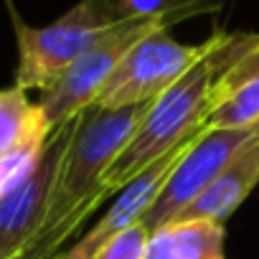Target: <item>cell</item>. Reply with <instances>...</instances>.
<instances>
[{"label": "cell", "instance_id": "6da1fadb", "mask_svg": "<svg viewBox=\"0 0 259 259\" xmlns=\"http://www.w3.org/2000/svg\"><path fill=\"white\" fill-rule=\"evenodd\" d=\"M153 102L122 109L87 107L71 119V133L61 153L49 211L41 231L21 259H46L84 224V219L109 196L102 186L109 165L124 150Z\"/></svg>", "mask_w": 259, "mask_h": 259}, {"label": "cell", "instance_id": "7a4b0ae2", "mask_svg": "<svg viewBox=\"0 0 259 259\" xmlns=\"http://www.w3.org/2000/svg\"><path fill=\"white\" fill-rule=\"evenodd\" d=\"M256 38L259 33H211V49L150 104L135 135L109 165L102 178L107 193L122 191L183 138L201 133L213 107V89L219 79L256 44Z\"/></svg>", "mask_w": 259, "mask_h": 259}, {"label": "cell", "instance_id": "3957f363", "mask_svg": "<svg viewBox=\"0 0 259 259\" xmlns=\"http://www.w3.org/2000/svg\"><path fill=\"white\" fill-rule=\"evenodd\" d=\"M18 44L16 87L46 92L81 54H87L114 23L119 13L114 0H79L49 26H28L13 0H6Z\"/></svg>", "mask_w": 259, "mask_h": 259}, {"label": "cell", "instance_id": "277c9868", "mask_svg": "<svg viewBox=\"0 0 259 259\" xmlns=\"http://www.w3.org/2000/svg\"><path fill=\"white\" fill-rule=\"evenodd\" d=\"M158 28H170L163 21H143L130 18L114 23L87 54H81L46 92H41V107L51 124V130H59L61 124L71 122L79 112L92 107L119 66V61L127 56L138 41H143L148 33Z\"/></svg>", "mask_w": 259, "mask_h": 259}, {"label": "cell", "instance_id": "5b68a950", "mask_svg": "<svg viewBox=\"0 0 259 259\" xmlns=\"http://www.w3.org/2000/svg\"><path fill=\"white\" fill-rule=\"evenodd\" d=\"M208 49L211 36L203 44L191 46L176 41L168 28H158L127 51V56L119 61L94 104L104 109H122L155 102Z\"/></svg>", "mask_w": 259, "mask_h": 259}, {"label": "cell", "instance_id": "8992f818", "mask_svg": "<svg viewBox=\"0 0 259 259\" xmlns=\"http://www.w3.org/2000/svg\"><path fill=\"white\" fill-rule=\"evenodd\" d=\"M251 138H254L251 130L206 127L186 150V155L178 160V165L170 170L160 193L150 203L148 213L140 219V224L150 231V236L163 226H168L186 206H191Z\"/></svg>", "mask_w": 259, "mask_h": 259}, {"label": "cell", "instance_id": "52a82bcc", "mask_svg": "<svg viewBox=\"0 0 259 259\" xmlns=\"http://www.w3.org/2000/svg\"><path fill=\"white\" fill-rule=\"evenodd\" d=\"M69 133L71 122L54 130L33 170L0 196V259H21L41 231Z\"/></svg>", "mask_w": 259, "mask_h": 259}, {"label": "cell", "instance_id": "ba28073f", "mask_svg": "<svg viewBox=\"0 0 259 259\" xmlns=\"http://www.w3.org/2000/svg\"><path fill=\"white\" fill-rule=\"evenodd\" d=\"M51 133L41 102L16 84L0 89V196L33 170Z\"/></svg>", "mask_w": 259, "mask_h": 259}, {"label": "cell", "instance_id": "9c48e42d", "mask_svg": "<svg viewBox=\"0 0 259 259\" xmlns=\"http://www.w3.org/2000/svg\"><path fill=\"white\" fill-rule=\"evenodd\" d=\"M203 130H206V127H203ZM203 130H201V133H203ZM201 133L183 138L176 148H170L165 155H160L150 168H145L140 176H135L133 181H130V183L119 191V198H117L114 206L97 221V226H94L87 236H81L69 251H59V259H92L94 251H97L109 236H114V234L124 231L127 226L138 224V221L148 213V208H150V203L155 201V196L160 193V188H163L165 178L170 176V170L178 165V160L186 155V150L193 145V140H196Z\"/></svg>", "mask_w": 259, "mask_h": 259}, {"label": "cell", "instance_id": "30bf717a", "mask_svg": "<svg viewBox=\"0 0 259 259\" xmlns=\"http://www.w3.org/2000/svg\"><path fill=\"white\" fill-rule=\"evenodd\" d=\"M259 186V140L251 138L231 163L216 176V181L191 203L186 206L170 224L178 221H213L221 224L249 198V193Z\"/></svg>", "mask_w": 259, "mask_h": 259}, {"label": "cell", "instance_id": "8fae6325", "mask_svg": "<svg viewBox=\"0 0 259 259\" xmlns=\"http://www.w3.org/2000/svg\"><path fill=\"white\" fill-rule=\"evenodd\" d=\"M148 259H226V229L213 221H178L150 236Z\"/></svg>", "mask_w": 259, "mask_h": 259}, {"label": "cell", "instance_id": "7c38bea8", "mask_svg": "<svg viewBox=\"0 0 259 259\" xmlns=\"http://www.w3.org/2000/svg\"><path fill=\"white\" fill-rule=\"evenodd\" d=\"M224 0H114V8L122 21L143 18V21H163L165 26H176L181 21L216 13Z\"/></svg>", "mask_w": 259, "mask_h": 259}, {"label": "cell", "instance_id": "4fadbf2b", "mask_svg": "<svg viewBox=\"0 0 259 259\" xmlns=\"http://www.w3.org/2000/svg\"><path fill=\"white\" fill-rule=\"evenodd\" d=\"M259 122V79L239 87L234 94L211 107L206 127L216 130H251Z\"/></svg>", "mask_w": 259, "mask_h": 259}, {"label": "cell", "instance_id": "5bb4252c", "mask_svg": "<svg viewBox=\"0 0 259 259\" xmlns=\"http://www.w3.org/2000/svg\"><path fill=\"white\" fill-rule=\"evenodd\" d=\"M148 246H150V231L138 221L127 226L124 231L109 236L92 259H148Z\"/></svg>", "mask_w": 259, "mask_h": 259}, {"label": "cell", "instance_id": "9a60e30c", "mask_svg": "<svg viewBox=\"0 0 259 259\" xmlns=\"http://www.w3.org/2000/svg\"><path fill=\"white\" fill-rule=\"evenodd\" d=\"M259 79V38L256 44L219 79L216 89H213V104H219L221 99H226L229 94H234L239 87L249 84V81H256Z\"/></svg>", "mask_w": 259, "mask_h": 259}, {"label": "cell", "instance_id": "2e32d148", "mask_svg": "<svg viewBox=\"0 0 259 259\" xmlns=\"http://www.w3.org/2000/svg\"><path fill=\"white\" fill-rule=\"evenodd\" d=\"M46 259H59V254H51V256H46Z\"/></svg>", "mask_w": 259, "mask_h": 259}]
</instances>
